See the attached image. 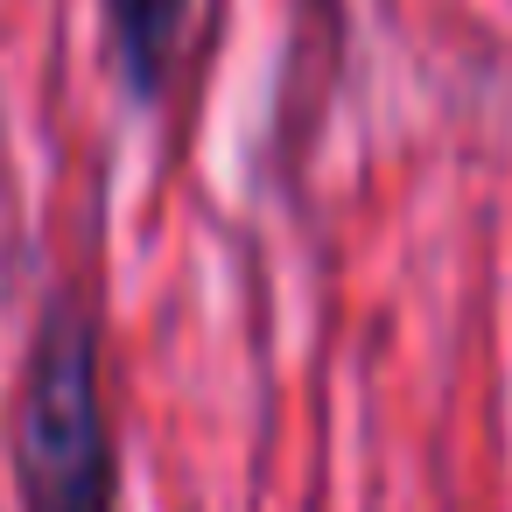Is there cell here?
Masks as SVG:
<instances>
[{"label":"cell","instance_id":"cell-1","mask_svg":"<svg viewBox=\"0 0 512 512\" xmlns=\"http://www.w3.org/2000/svg\"><path fill=\"white\" fill-rule=\"evenodd\" d=\"M8 449L22 512H120V442L99 386V323L71 281H57L36 309L15 372Z\"/></svg>","mask_w":512,"mask_h":512},{"label":"cell","instance_id":"cell-2","mask_svg":"<svg viewBox=\"0 0 512 512\" xmlns=\"http://www.w3.org/2000/svg\"><path fill=\"white\" fill-rule=\"evenodd\" d=\"M99 29H106V64L120 78V99L155 113L183 64L190 0H99Z\"/></svg>","mask_w":512,"mask_h":512},{"label":"cell","instance_id":"cell-3","mask_svg":"<svg viewBox=\"0 0 512 512\" xmlns=\"http://www.w3.org/2000/svg\"><path fill=\"white\" fill-rule=\"evenodd\" d=\"M0 512H8V505H0Z\"/></svg>","mask_w":512,"mask_h":512}]
</instances>
